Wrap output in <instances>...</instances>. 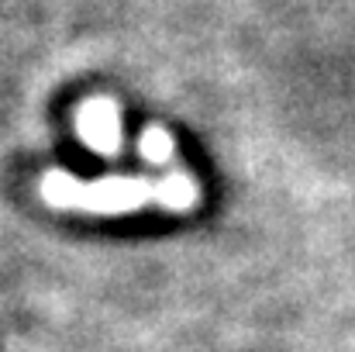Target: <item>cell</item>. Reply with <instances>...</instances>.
<instances>
[{
    "instance_id": "1",
    "label": "cell",
    "mask_w": 355,
    "mask_h": 352,
    "mask_svg": "<svg viewBox=\"0 0 355 352\" xmlns=\"http://www.w3.org/2000/svg\"><path fill=\"white\" fill-rule=\"evenodd\" d=\"M38 194L49 208L87 211V215H128L148 204L166 211H190L200 201V187L190 173L176 169L162 180L145 176H107V180H76L73 173L49 169L38 183Z\"/></svg>"
},
{
    "instance_id": "2",
    "label": "cell",
    "mask_w": 355,
    "mask_h": 352,
    "mask_svg": "<svg viewBox=\"0 0 355 352\" xmlns=\"http://www.w3.org/2000/svg\"><path fill=\"white\" fill-rule=\"evenodd\" d=\"M76 131L97 156H118L121 152V115L118 104L107 97H94L76 111Z\"/></svg>"
},
{
    "instance_id": "3",
    "label": "cell",
    "mask_w": 355,
    "mask_h": 352,
    "mask_svg": "<svg viewBox=\"0 0 355 352\" xmlns=\"http://www.w3.org/2000/svg\"><path fill=\"white\" fill-rule=\"evenodd\" d=\"M138 152H141L145 162L166 166L173 159V135L166 128H145L141 138H138Z\"/></svg>"
}]
</instances>
